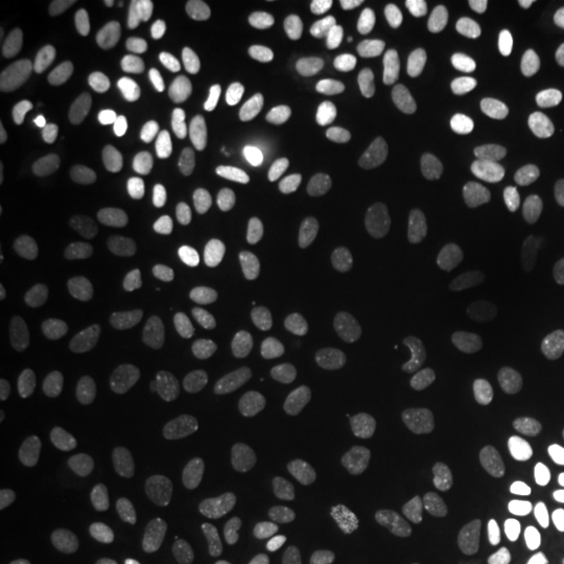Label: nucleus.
I'll list each match as a JSON object with an SVG mask.
<instances>
[{"label": "nucleus", "mask_w": 564, "mask_h": 564, "mask_svg": "<svg viewBox=\"0 0 564 564\" xmlns=\"http://www.w3.org/2000/svg\"><path fill=\"white\" fill-rule=\"evenodd\" d=\"M84 175V158L74 150L40 152L17 167L0 186V225L6 230H30L51 220Z\"/></svg>", "instance_id": "nucleus-1"}, {"label": "nucleus", "mask_w": 564, "mask_h": 564, "mask_svg": "<svg viewBox=\"0 0 564 564\" xmlns=\"http://www.w3.org/2000/svg\"><path fill=\"white\" fill-rule=\"evenodd\" d=\"M230 246L223 232L212 230L183 253L175 267L171 293L181 312H202L228 272Z\"/></svg>", "instance_id": "nucleus-2"}, {"label": "nucleus", "mask_w": 564, "mask_h": 564, "mask_svg": "<svg viewBox=\"0 0 564 564\" xmlns=\"http://www.w3.org/2000/svg\"><path fill=\"white\" fill-rule=\"evenodd\" d=\"M301 61L293 53H278L267 58L241 87L246 116L257 123L282 121L301 97Z\"/></svg>", "instance_id": "nucleus-3"}, {"label": "nucleus", "mask_w": 564, "mask_h": 564, "mask_svg": "<svg viewBox=\"0 0 564 564\" xmlns=\"http://www.w3.org/2000/svg\"><path fill=\"white\" fill-rule=\"evenodd\" d=\"M474 343L494 377H507L518 364V314L505 288L481 295L474 314Z\"/></svg>", "instance_id": "nucleus-4"}, {"label": "nucleus", "mask_w": 564, "mask_h": 564, "mask_svg": "<svg viewBox=\"0 0 564 564\" xmlns=\"http://www.w3.org/2000/svg\"><path fill=\"white\" fill-rule=\"evenodd\" d=\"M478 230H481V212L463 188H447L436 196L421 223L423 243L440 259L463 253L476 241Z\"/></svg>", "instance_id": "nucleus-5"}, {"label": "nucleus", "mask_w": 564, "mask_h": 564, "mask_svg": "<svg viewBox=\"0 0 564 564\" xmlns=\"http://www.w3.org/2000/svg\"><path fill=\"white\" fill-rule=\"evenodd\" d=\"M150 392L139 384L116 387L84 408L82 432L95 442H118L137 432L150 419Z\"/></svg>", "instance_id": "nucleus-6"}, {"label": "nucleus", "mask_w": 564, "mask_h": 564, "mask_svg": "<svg viewBox=\"0 0 564 564\" xmlns=\"http://www.w3.org/2000/svg\"><path fill=\"white\" fill-rule=\"evenodd\" d=\"M243 546L264 564H314L322 554L319 535L299 520H259L246 528Z\"/></svg>", "instance_id": "nucleus-7"}, {"label": "nucleus", "mask_w": 564, "mask_h": 564, "mask_svg": "<svg viewBox=\"0 0 564 564\" xmlns=\"http://www.w3.org/2000/svg\"><path fill=\"white\" fill-rule=\"evenodd\" d=\"M58 110V82L51 70H37L21 84L11 108L6 110V137L11 144L26 147L45 137Z\"/></svg>", "instance_id": "nucleus-8"}, {"label": "nucleus", "mask_w": 564, "mask_h": 564, "mask_svg": "<svg viewBox=\"0 0 564 564\" xmlns=\"http://www.w3.org/2000/svg\"><path fill=\"white\" fill-rule=\"evenodd\" d=\"M257 403L274 432H295L306 423L308 394L295 373L282 364H264L257 373Z\"/></svg>", "instance_id": "nucleus-9"}, {"label": "nucleus", "mask_w": 564, "mask_h": 564, "mask_svg": "<svg viewBox=\"0 0 564 564\" xmlns=\"http://www.w3.org/2000/svg\"><path fill=\"white\" fill-rule=\"evenodd\" d=\"M139 121L131 112H112L91 133L84 154V178L105 183L116 175L139 147Z\"/></svg>", "instance_id": "nucleus-10"}, {"label": "nucleus", "mask_w": 564, "mask_h": 564, "mask_svg": "<svg viewBox=\"0 0 564 564\" xmlns=\"http://www.w3.org/2000/svg\"><path fill=\"white\" fill-rule=\"evenodd\" d=\"M183 160L175 152H162L141 165L121 188V204L131 215H150L165 207L183 183Z\"/></svg>", "instance_id": "nucleus-11"}, {"label": "nucleus", "mask_w": 564, "mask_h": 564, "mask_svg": "<svg viewBox=\"0 0 564 564\" xmlns=\"http://www.w3.org/2000/svg\"><path fill=\"white\" fill-rule=\"evenodd\" d=\"M465 32L491 53H510L525 45V19L502 0H476L465 9Z\"/></svg>", "instance_id": "nucleus-12"}, {"label": "nucleus", "mask_w": 564, "mask_h": 564, "mask_svg": "<svg viewBox=\"0 0 564 564\" xmlns=\"http://www.w3.org/2000/svg\"><path fill=\"white\" fill-rule=\"evenodd\" d=\"M175 442L196 460H230L241 453V434L232 423L209 413H186L175 423Z\"/></svg>", "instance_id": "nucleus-13"}, {"label": "nucleus", "mask_w": 564, "mask_h": 564, "mask_svg": "<svg viewBox=\"0 0 564 564\" xmlns=\"http://www.w3.org/2000/svg\"><path fill=\"white\" fill-rule=\"evenodd\" d=\"M293 215L306 232L308 243L319 253H340L350 243V217L335 199L324 194H303L295 202Z\"/></svg>", "instance_id": "nucleus-14"}, {"label": "nucleus", "mask_w": 564, "mask_h": 564, "mask_svg": "<svg viewBox=\"0 0 564 564\" xmlns=\"http://www.w3.org/2000/svg\"><path fill=\"white\" fill-rule=\"evenodd\" d=\"M390 382L400 398H415L432 382V356L426 337L408 324L398 333L390 350Z\"/></svg>", "instance_id": "nucleus-15"}, {"label": "nucleus", "mask_w": 564, "mask_h": 564, "mask_svg": "<svg viewBox=\"0 0 564 564\" xmlns=\"http://www.w3.org/2000/svg\"><path fill=\"white\" fill-rule=\"evenodd\" d=\"M465 285L463 278L453 270H440L432 280L429 293V316H432L434 333L449 348H460L468 340V314L463 306Z\"/></svg>", "instance_id": "nucleus-16"}, {"label": "nucleus", "mask_w": 564, "mask_h": 564, "mask_svg": "<svg viewBox=\"0 0 564 564\" xmlns=\"http://www.w3.org/2000/svg\"><path fill=\"white\" fill-rule=\"evenodd\" d=\"M382 392L371 379H350L337 390L333 400V421L340 432L366 440L382 421Z\"/></svg>", "instance_id": "nucleus-17"}, {"label": "nucleus", "mask_w": 564, "mask_h": 564, "mask_svg": "<svg viewBox=\"0 0 564 564\" xmlns=\"http://www.w3.org/2000/svg\"><path fill=\"white\" fill-rule=\"evenodd\" d=\"M484 507L494 533L510 535L525 523L531 512V494L510 470H494L484 481Z\"/></svg>", "instance_id": "nucleus-18"}, {"label": "nucleus", "mask_w": 564, "mask_h": 564, "mask_svg": "<svg viewBox=\"0 0 564 564\" xmlns=\"http://www.w3.org/2000/svg\"><path fill=\"white\" fill-rule=\"evenodd\" d=\"M489 415V390L481 371L463 369L447 398V421L460 440H476Z\"/></svg>", "instance_id": "nucleus-19"}, {"label": "nucleus", "mask_w": 564, "mask_h": 564, "mask_svg": "<svg viewBox=\"0 0 564 564\" xmlns=\"http://www.w3.org/2000/svg\"><path fill=\"white\" fill-rule=\"evenodd\" d=\"M455 147L465 178L478 186H491L502 171V154L497 141L474 118H460L455 126Z\"/></svg>", "instance_id": "nucleus-20"}, {"label": "nucleus", "mask_w": 564, "mask_h": 564, "mask_svg": "<svg viewBox=\"0 0 564 564\" xmlns=\"http://www.w3.org/2000/svg\"><path fill=\"white\" fill-rule=\"evenodd\" d=\"M303 171L312 181L356 183L361 178V154L352 144L333 137H316L301 154Z\"/></svg>", "instance_id": "nucleus-21"}, {"label": "nucleus", "mask_w": 564, "mask_h": 564, "mask_svg": "<svg viewBox=\"0 0 564 564\" xmlns=\"http://www.w3.org/2000/svg\"><path fill=\"white\" fill-rule=\"evenodd\" d=\"M223 212L228 215V220L246 232H262L274 220V199L259 183L238 178L228 183L220 194Z\"/></svg>", "instance_id": "nucleus-22"}, {"label": "nucleus", "mask_w": 564, "mask_h": 564, "mask_svg": "<svg viewBox=\"0 0 564 564\" xmlns=\"http://www.w3.org/2000/svg\"><path fill=\"white\" fill-rule=\"evenodd\" d=\"M186 55H188V68H192L194 82L199 87L215 91L223 87L225 82V51H223V37L212 21H202L188 32L186 42Z\"/></svg>", "instance_id": "nucleus-23"}, {"label": "nucleus", "mask_w": 564, "mask_h": 564, "mask_svg": "<svg viewBox=\"0 0 564 564\" xmlns=\"http://www.w3.org/2000/svg\"><path fill=\"white\" fill-rule=\"evenodd\" d=\"M82 259L74 251H53L32 270V299L40 312H55L61 303L63 288L70 278L82 272Z\"/></svg>", "instance_id": "nucleus-24"}, {"label": "nucleus", "mask_w": 564, "mask_h": 564, "mask_svg": "<svg viewBox=\"0 0 564 564\" xmlns=\"http://www.w3.org/2000/svg\"><path fill=\"white\" fill-rule=\"evenodd\" d=\"M319 481L337 499H352L361 489V455L352 444H327L319 453Z\"/></svg>", "instance_id": "nucleus-25"}, {"label": "nucleus", "mask_w": 564, "mask_h": 564, "mask_svg": "<svg viewBox=\"0 0 564 564\" xmlns=\"http://www.w3.org/2000/svg\"><path fill=\"white\" fill-rule=\"evenodd\" d=\"M394 329H398V312H394L392 303H369V306L358 314V319L350 329L352 350L361 352L366 358L379 356V352L384 350V345L392 340Z\"/></svg>", "instance_id": "nucleus-26"}, {"label": "nucleus", "mask_w": 564, "mask_h": 564, "mask_svg": "<svg viewBox=\"0 0 564 564\" xmlns=\"http://www.w3.org/2000/svg\"><path fill=\"white\" fill-rule=\"evenodd\" d=\"M188 6H192L188 0H133L123 13V37L131 42L152 37L175 17H181Z\"/></svg>", "instance_id": "nucleus-27"}, {"label": "nucleus", "mask_w": 564, "mask_h": 564, "mask_svg": "<svg viewBox=\"0 0 564 564\" xmlns=\"http://www.w3.org/2000/svg\"><path fill=\"white\" fill-rule=\"evenodd\" d=\"M552 230L554 220L549 212H533V215L528 217L523 228V241H520L518 251H514L510 259V272L514 278L528 280L541 270L549 241H552Z\"/></svg>", "instance_id": "nucleus-28"}, {"label": "nucleus", "mask_w": 564, "mask_h": 564, "mask_svg": "<svg viewBox=\"0 0 564 564\" xmlns=\"http://www.w3.org/2000/svg\"><path fill=\"white\" fill-rule=\"evenodd\" d=\"M398 150L403 154L405 162L415 167L423 178L429 181H444L453 173V162H449V154L444 152L440 141H434L429 133L421 131H403L398 137Z\"/></svg>", "instance_id": "nucleus-29"}, {"label": "nucleus", "mask_w": 564, "mask_h": 564, "mask_svg": "<svg viewBox=\"0 0 564 564\" xmlns=\"http://www.w3.org/2000/svg\"><path fill=\"white\" fill-rule=\"evenodd\" d=\"M316 123L335 133H358L369 126V105L352 95L327 91L314 105Z\"/></svg>", "instance_id": "nucleus-30"}, {"label": "nucleus", "mask_w": 564, "mask_h": 564, "mask_svg": "<svg viewBox=\"0 0 564 564\" xmlns=\"http://www.w3.org/2000/svg\"><path fill=\"white\" fill-rule=\"evenodd\" d=\"M343 24L352 53H371L382 37L384 11L377 0H343Z\"/></svg>", "instance_id": "nucleus-31"}, {"label": "nucleus", "mask_w": 564, "mask_h": 564, "mask_svg": "<svg viewBox=\"0 0 564 564\" xmlns=\"http://www.w3.org/2000/svg\"><path fill=\"white\" fill-rule=\"evenodd\" d=\"M440 539L444 554L453 562H474L478 554V525L465 507H447L440 520Z\"/></svg>", "instance_id": "nucleus-32"}, {"label": "nucleus", "mask_w": 564, "mask_h": 564, "mask_svg": "<svg viewBox=\"0 0 564 564\" xmlns=\"http://www.w3.org/2000/svg\"><path fill=\"white\" fill-rule=\"evenodd\" d=\"M415 486L413 468L403 460H390L384 465V484H382V507L394 520H403L415 507Z\"/></svg>", "instance_id": "nucleus-33"}, {"label": "nucleus", "mask_w": 564, "mask_h": 564, "mask_svg": "<svg viewBox=\"0 0 564 564\" xmlns=\"http://www.w3.org/2000/svg\"><path fill=\"white\" fill-rule=\"evenodd\" d=\"M350 55L352 51L348 42V32H345L343 24V0H333V3H327V11H324L322 21L319 66L327 70V74H335V70L345 68Z\"/></svg>", "instance_id": "nucleus-34"}, {"label": "nucleus", "mask_w": 564, "mask_h": 564, "mask_svg": "<svg viewBox=\"0 0 564 564\" xmlns=\"http://www.w3.org/2000/svg\"><path fill=\"white\" fill-rule=\"evenodd\" d=\"M147 333V316L137 308H118L116 316L105 324V343L116 358L129 361L141 348Z\"/></svg>", "instance_id": "nucleus-35"}, {"label": "nucleus", "mask_w": 564, "mask_h": 564, "mask_svg": "<svg viewBox=\"0 0 564 564\" xmlns=\"http://www.w3.org/2000/svg\"><path fill=\"white\" fill-rule=\"evenodd\" d=\"M371 188H373V199H377L379 209L384 212L387 223H390L394 230L411 228V223H413L411 202H408L403 186H400V181L394 178V173L379 171L377 175H373Z\"/></svg>", "instance_id": "nucleus-36"}, {"label": "nucleus", "mask_w": 564, "mask_h": 564, "mask_svg": "<svg viewBox=\"0 0 564 564\" xmlns=\"http://www.w3.org/2000/svg\"><path fill=\"white\" fill-rule=\"evenodd\" d=\"M293 285L288 282V278L282 274H257L246 282V303L259 314H270V312H285L288 303L293 299Z\"/></svg>", "instance_id": "nucleus-37"}, {"label": "nucleus", "mask_w": 564, "mask_h": 564, "mask_svg": "<svg viewBox=\"0 0 564 564\" xmlns=\"http://www.w3.org/2000/svg\"><path fill=\"white\" fill-rule=\"evenodd\" d=\"M415 79V61L408 51H392L387 58L379 63L377 84L382 97L387 100H398L403 97Z\"/></svg>", "instance_id": "nucleus-38"}, {"label": "nucleus", "mask_w": 564, "mask_h": 564, "mask_svg": "<svg viewBox=\"0 0 564 564\" xmlns=\"http://www.w3.org/2000/svg\"><path fill=\"white\" fill-rule=\"evenodd\" d=\"M282 322H285V333L293 343L308 340L314 335L316 324H319V303H316V295L308 288L295 291Z\"/></svg>", "instance_id": "nucleus-39"}, {"label": "nucleus", "mask_w": 564, "mask_h": 564, "mask_svg": "<svg viewBox=\"0 0 564 564\" xmlns=\"http://www.w3.org/2000/svg\"><path fill=\"white\" fill-rule=\"evenodd\" d=\"M173 562L175 564H243L241 556L228 544H223V541H215V539H186L183 544L175 549L173 554Z\"/></svg>", "instance_id": "nucleus-40"}, {"label": "nucleus", "mask_w": 564, "mask_h": 564, "mask_svg": "<svg viewBox=\"0 0 564 564\" xmlns=\"http://www.w3.org/2000/svg\"><path fill=\"white\" fill-rule=\"evenodd\" d=\"M541 505H544L549 523L554 528H564V470H556L554 476H549Z\"/></svg>", "instance_id": "nucleus-41"}, {"label": "nucleus", "mask_w": 564, "mask_h": 564, "mask_svg": "<svg viewBox=\"0 0 564 564\" xmlns=\"http://www.w3.org/2000/svg\"><path fill=\"white\" fill-rule=\"evenodd\" d=\"M384 564H434V556L426 541L408 539L400 546H394L392 554H387Z\"/></svg>", "instance_id": "nucleus-42"}, {"label": "nucleus", "mask_w": 564, "mask_h": 564, "mask_svg": "<svg viewBox=\"0 0 564 564\" xmlns=\"http://www.w3.org/2000/svg\"><path fill=\"white\" fill-rule=\"evenodd\" d=\"M87 308L97 316V319H105V322H110L118 312L116 299H112V293L108 291V288H97L95 293H89L87 295Z\"/></svg>", "instance_id": "nucleus-43"}, {"label": "nucleus", "mask_w": 564, "mask_h": 564, "mask_svg": "<svg viewBox=\"0 0 564 564\" xmlns=\"http://www.w3.org/2000/svg\"><path fill=\"white\" fill-rule=\"evenodd\" d=\"M17 350H19L17 327H13L9 312H6V308H0V358H3V361H9L11 356H17Z\"/></svg>", "instance_id": "nucleus-44"}, {"label": "nucleus", "mask_w": 564, "mask_h": 564, "mask_svg": "<svg viewBox=\"0 0 564 564\" xmlns=\"http://www.w3.org/2000/svg\"><path fill=\"white\" fill-rule=\"evenodd\" d=\"M541 434L546 436V440H552L554 444H562L564 447V413H552V415H544L539 423Z\"/></svg>", "instance_id": "nucleus-45"}, {"label": "nucleus", "mask_w": 564, "mask_h": 564, "mask_svg": "<svg viewBox=\"0 0 564 564\" xmlns=\"http://www.w3.org/2000/svg\"><path fill=\"white\" fill-rule=\"evenodd\" d=\"M9 455V411H0V460Z\"/></svg>", "instance_id": "nucleus-46"}, {"label": "nucleus", "mask_w": 564, "mask_h": 564, "mask_svg": "<svg viewBox=\"0 0 564 564\" xmlns=\"http://www.w3.org/2000/svg\"><path fill=\"white\" fill-rule=\"evenodd\" d=\"M262 11L270 19H278V17H282V13H285V3H282V0H262Z\"/></svg>", "instance_id": "nucleus-47"}, {"label": "nucleus", "mask_w": 564, "mask_h": 564, "mask_svg": "<svg viewBox=\"0 0 564 564\" xmlns=\"http://www.w3.org/2000/svg\"><path fill=\"white\" fill-rule=\"evenodd\" d=\"M295 13H299V17H306V13H308V3H299V6H295Z\"/></svg>", "instance_id": "nucleus-48"}]
</instances>
